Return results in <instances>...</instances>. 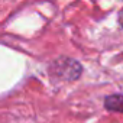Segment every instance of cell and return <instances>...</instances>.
<instances>
[{"mask_svg": "<svg viewBox=\"0 0 123 123\" xmlns=\"http://www.w3.org/2000/svg\"><path fill=\"white\" fill-rule=\"evenodd\" d=\"M51 74L64 81H74L83 74V67L70 56H59L51 64Z\"/></svg>", "mask_w": 123, "mask_h": 123, "instance_id": "6da1fadb", "label": "cell"}, {"mask_svg": "<svg viewBox=\"0 0 123 123\" xmlns=\"http://www.w3.org/2000/svg\"><path fill=\"white\" fill-rule=\"evenodd\" d=\"M104 106L107 110L111 111H122L123 113V94H113L106 97Z\"/></svg>", "mask_w": 123, "mask_h": 123, "instance_id": "7a4b0ae2", "label": "cell"}, {"mask_svg": "<svg viewBox=\"0 0 123 123\" xmlns=\"http://www.w3.org/2000/svg\"><path fill=\"white\" fill-rule=\"evenodd\" d=\"M119 22H120V25L123 26V10L120 12V15H119Z\"/></svg>", "mask_w": 123, "mask_h": 123, "instance_id": "3957f363", "label": "cell"}]
</instances>
